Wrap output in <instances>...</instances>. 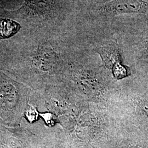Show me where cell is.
Instances as JSON below:
<instances>
[{
  "label": "cell",
  "instance_id": "cell-1",
  "mask_svg": "<svg viewBox=\"0 0 148 148\" xmlns=\"http://www.w3.org/2000/svg\"><path fill=\"white\" fill-rule=\"evenodd\" d=\"M102 10L112 14H144L148 12V4L144 0H112Z\"/></svg>",
  "mask_w": 148,
  "mask_h": 148
},
{
  "label": "cell",
  "instance_id": "cell-7",
  "mask_svg": "<svg viewBox=\"0 0 148 148\" xmlns=\"http://www.w3.org/2000/svg\"><path fill=\"white\" fill-rule=\"evenodd\" d=\"M145 48L147 53L148 54V31L147 36L145 38Z\"/></svg>",
  "mask_w": 148,
  "mask_h": 148
},
{
  "label": "cell",
  "instance_id": "cell-2",
  "mask_svg": "<svg viewBox=\"0 0 148 148\" xmlns=\"http://www.w3.org/2000/svg\"><path fill=\"white\" fill-rule=\"evenodd\" d=\"M19 29L20 25L15 21L8 19H0V38L11 37Z\"/></svg>",
  "mask_w": 148,
  "mask_h": 148
},
{
  "label": "cell",
  "instance_id": "cell-5",
  "mask_svg": "<svg viewBox=\"0 0 148 148\" xmlns=\"http://www.w3.org/2000/svg\"><path fill=\"white\" fill-rule=\"evenodd\" d=\"M138 106L148 117V101L145 99L138 101Z\"/></svg>",
  "mask_w": 148,
  "mask_h": 148
},
{
  "label": "cell",
  "instance_id": "cell-8",
  "mask_svg": "<svg viewBox=\"0 0 148 148\" xmlns=\"http://www.w3.org/2000/svg\"><path fill=\"white\" fill-rule=\"evenodd\" d=\"M130 148H141L137 146H132V147H131Z\"/></svg>",
  "mask_w": 148,
  "mask_h": 148
},
{
  "label": "cell",
  "instance_id": "cell-4",
  "mask_svg": "<svg viewBox=\"0 0 148 148\" xmlns=\"http://www.w3.org/2000/svg\"><path fill=\"white\" fill-rule=\"evenodd\" d=\"M26 114H27L26 115L27 117V119L31 121H34L37 119V111H36V110L34 109V108L32 107L29 108L27 110Z\"/></svg>",
  "mask_w": 148,
  "mask_h": 148
},
{
  "label": "cell",
  "instance_id": "cell-3",
  "mask_svg": "<svg viewBox=\"0 0 148 148\" xmlns=\"http://www.w3.org/2000/svg\"><path fill=\"white\" fill-rule=\"evenodd\" d=\"M27 2L29 8L37 13L42 14L51 8L53 0H27Z\"/></svg>",
  "mask_w": 148,
  "mask_h": 148
},
{
  "label": "cell",
  "instance_id": "cell-6",
  "mask_svg": "<svg viewBox=\"0 0 148 148\" xmlns=\"http://www.w3.org/2000/svg\"><path fill=\"white\" fill-rule=\"evenodd\" d=\"M43 118L45 119L46 121L47 122V123H52V120H53V116L52 114H46L43 115Z\"/></svg>",
  "mask_w": 148,
  "mask_h": 148
}]
</instances>
